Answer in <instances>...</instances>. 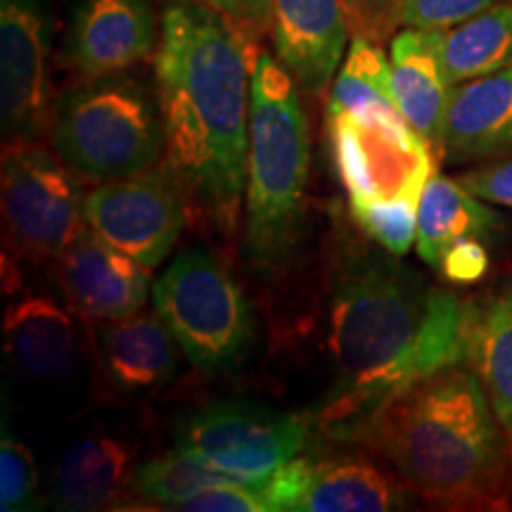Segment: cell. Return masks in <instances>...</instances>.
<instances>
[{
    "mask_svg": "<svg viewBox=\"0 0 512 512\" xmlns=\"http://www.w3.org/2000/svg\"><path fill=\"white\" fill-rule=\"evenodd\" d=\"M408 486L363 453L316 458L313 479L299 512H389L403 510Z\"/></svg>",
    "mask_w": 512,
    "mask_h": 512,
    "instance_id": "obj_20",
    "label": "cell"
},
{
    "mask_svg": "<svg viewBox=\"0 0 512 512\" xmlns=\"http://www.w3.org/2000/svg\"><path fill=\"white\" fill-rule=\"evenodd\" d=\"M152 306L202 373L233 370L252 351L254 306L228 266L207 249H185L164 268L152 287Z\"/></svg>",
    "mask_w": 512,
    "mask_h": 512,
    "instance_id": "obj_6",
    "label": "cell"
},
{
    "mask_svg": "<svg viewBox=\"0 0 512 512\" xmlns=\"http://www.w3.org/2000/svg\"><path fill=\"white\" fill-rule=\"evenodd\" d=\"M470 302L373 240H344L328 290V351L335 382L313 413V430L354 444L403 389L467 358Z\"/></svg>",
    "mask_w": 512,
    "mask_h": 512,
    "instance_id": "obj_1",
    "label": "cell"
},
{
    "mask_svg": "<svg viewBox=\"0 0 512 512\" xmlns=\"http://www.w3.org/2000/svg\"><path fill=\"white\" fill-rule=\"evenodd\" d=\"M174 510L183 512H271L259 482L214 484L197 491Z\"/></svg>",
    "mask_w": 512,
    "mask_h": 512,
    "instance_id": "obj_29",
    "label": "cell"
},
{
    "mask_svg": "<svg viewBox=\"0 0 512 512\" xmlns=\"http://www.w3.org/2000/svg\"><path fill=\"white\" fill-rule=\"evenodd\" d=\"M302 88L266 50L252 64L245 256L252 273L271 280L290 266L304 230L311 169V126Z\"/></svg>",
    "mask_w": 512,
    "mask_h": 512,
    "instance_id": "obj_4",
    "label": "cell"
},
{
    "mask_svg": "<svg viewBox=\"0 0 512 512\" xmlns=\"http://www.w3.org/2000/svg\"><path fill=\"white\" fill-rule=\"evenodd\" d=\"M41 508V482L31 448L8 427L0 444V510L29 512Z\"/></svg>",
    "mask_w": 512,
    "mask_h": 512,
    "instance_id": "obj_27",
    "label": "cell"
},
{
    "mask_svg": "<svg viewBox=\"0 0 512 512\" xmlns=\"http://www.w3.org/2000/svg\"><path fill=\"white\" fill-rule=\"evenodd\" d=\"M50 143L83 181L110 183L164 162L157 88L131 74L83 81L57 100Z\"/></svg>",
    "mask_w": 512,
    "mask_h": 512,
    "instance_id": "obj_5",
    "label": "cell"
},
{
    "mask_svg": "<svg viewBox=\"0 0 512 512\" xmlns=\"http://www.w3.org/2000/svg\"><path fill=\"white\" fill-rule=\"evenodd\" d=\"M505 0H403L401 27L446 31Z\"/></svg>",
    "mask_w": 512,
    "mask_h": 512,
    "instance_id": "obj_28",
    "label": "cell"
},
{
    "mask_svg": "<svg viewBox=\"0 0 512 512\" xmlns=\"http://www.w3.org/2000/svg\"><path fill=\"white\" fill-rule=\"evenodd\" d=\"M418 207L420 200L401 197V200L351 209V219L375 245L396 256H406L418 240Z\"/></svg>",
    "mask_w": 512,
    "mask_h": 512,
    "instance_id": "obj_26",
    "label": "cell"
},
{
    "mask_svg": "<svg viewBox=\"0 0 512 512\" xmlns=\"http://www.w3.org/2000/svg\"><path fill=\"white\" fill-rule=\"evenodd\" d=\"M67 302L88 323L126 318L152 297V268L121 252L88 228L60 261Z\"/></svg>",
    "mask_w": 512,
    "mask_h": 512,
    "instance_id": "obj_13",
    "label": "cell"
},
{
    "mask_svg": "<svg viewBox=\"0 0 512 512\" xmlns=\"http://www.w3.org/2000/svg\"><path fill=\"white\" fill-rule=\"evenodd\" d=\"M83 178L41 140H5L0 164L5 242L27 261H60L86 233Z\"/></svg>",
    "mask_w": 512,
    "mask_h": 512,
    "instance_id": "obj_7",
    "label": "cell"
},
{
    "mask_svg": "<svg viewBox=\"0 0 512 512\" xmlns=\"http://www.w3.org/2000/svg\"><path fill=\"white\" fill-rule=\"evenodd\" d=\"M259 50L202 0H171L162 15L155 86L164 119V162L192 209L233 235L245 204L252 64Z\"/></svg>",
    "mask_w": 512,
    "mask_h": 512,
    "instance_id": "obj_2",
    "label": "cell"
},
{
    "mask_svg": "<svg viewBox=\"0 0 512 512\" xmlns=\"http://www.w3.org/2000/svg\"><path fill=\"white\" fill-rule=\"evenodd\" d=\"M79 313L50 294L27 292L12 299L3 316V344L12 368L29 380H69L83 361Z\"/></svg>",
    "mask_w": 512,
    "mask_h": 512,
    "instance_id": "obj_15",
    "label": "cell"
},
{
    "mask_svg": "<svg viewBox=\"0 0 512 512\" xmlns=\"http://www.w3.org/2000/svg\"><path fill=\"white\" fill-rule=\"evenodd\" d=\"M512 157V67L451 88L439 164L475 166Z\"/></svg>",
    "mask_w": 512,
    "mask_h": 512,
    "instance_id": "obj_17",
    "label": "cell"
},
{
    "mask_svg": "<svg viewBox=\"0 0 512 512\" xmlns=\"http://www.w3.org/2000/svg\"><path fill=\"white\" fill-rule=\"evenodd\" d=\"M202 3L226 17L252 41L271 29L273 0H202Z\"/></svg>",
    "mask_w": 512,
    "mask_h": 512,
    "instance_id": "obj_34",
    "label": "cell"
},
{
    "mask_svg": "<svg viewBox=\"0 0 512 512\" xmlns=\"http://www.w3.org/2000/svg\"><path fill=\"white\" fill-rule=\"evenodd\" d=\"M498 219L501 216L489 207V202L472 195L458 178L434 171L420 195L415 249L427 266L439 268L441 256L453 242L484 238L498 226Z\"/></svg>",
    "mask_w": 512,
    "mask_h": 512,
    "instance_id": "obj_22",
    "label": "cell"
},
{
    "mask_svg": "<svg viewBox=\"0 0 512 512\" xmlns=\"http://www.w3.org/2000/svg\"><path fill=\"white\" fill-rule=\"evenodd\" d=\"M136 448L110 432L83 434L64 448L55 467L50 503L62 512L121 508L136 479Z\"/></svg>",
    "mask_w": 512,
    "mask_h": 512,
    "instance_id": "obj_18",
    "label": "cell"
},
{
    "mask_svg": "<svg viewBox=\"0 0 512 512\" xmlns=\"http://www.w3.org/2000/svg\"><path fill=\"white\" fill-rule=\"evenodd\" d=\"M190 211L188 190L166 162L100 183L86 197L88 226L152 271L176 249Z\"/></svg>",
    "mask_w": 512,
    "mask_h": 512,
    "instance_id": "obj_10",
    "label": "cell"
},
{
    "mask_svg": "<svg viewBox=\"0 0 512 512\" xmlns=\"http://www.w3.org/2000/svg\"><path fill=\"white\" fill-rule=\"evenodd\" d=\"M313 420L249 401H216L176 427V446L249 482L306 451Z\"/></svg>",
    "mask_w": 512,
    "mask_h": 512,
    "instance_id": "obj_9",
    "label": "cell"
},
{
    "mask_svg": "<svg viewBox=\"0 0 512 512\" xmlns=\"http://www.w3.org/2000/svg\"><path fill=\"white\" fill-rule=\"evenodd\" d=\"M441 60L451 86L512 67V0L441 31Z\"/></svg>",
    "mask_w": 512,
    "mask_h": 512,
    "instance_id": "obj_23",
    "label": "cell"
},
{
    "mask_svg": "<svg viewBox=\"0 0 512 512\" xmlns=\"http://www.w3.org/2000/svg\"><path fill=\"white\" fill-rule=\"evenodd\" d=\"M403 0H342L351 36L387 43L401 27Z\"/></svg>",
    "mask_w": 512,
    "mask_h": 512,
    "instance_id": "obj_31",
    "label": "cell"
},
{
    "mask_svg": "<svg viewBox=\"0 0 512 512\" xmlns=\"http://www.w3.org/2000/svg\"><path fill=\"white\" fill-rule=\"evenodd\" d=\"M93 349L102 384L121 399H140L164 389L176 377L183 354L155 311L95 323Z\"/></svg>",
    "mask_w": 512,
    "mask_h": 512,
    "instance_id": "obj_14",
    "label": "cell"
},
{
    "mask_svg": "<svg viewBox=\"0 0 512 512\" xmlns=\"http://www.w3.org/2000/svg\"><path fill=\"white\" fill-rule=\"evenodd\" d=\"M275 57L306 95H323L349 48L342 0H273Z\"/></svg>",
    "mask_w": 512,
    "mask_h": 512,
    "instance_id": "obj_16",
    "label": "cell"
},
{
    "mask_svg": "<svg viewBox=\"0 0 512 512\" xmlns=\"http://www.w3.org/2000/svg\"><path fill=\"white\" fill-rule=\"evenodd\" d=\"M325 110L354 114H401L392 83V64L380 43L351 36V46L339 64Z\"/></svg>",
    "mask_w": 512,
    "mask_h": 512,
    "instance_id": "obj_24",
    "label": "cell"
},
{
    "mask_svg": "<svg viewBox=\"0 0 512 512\" xmlns=\"http://www.w3.org/2000/svg\"><path fill=\"white\" fill-rule=\"evenodd\" d=\"M313 465H316V458L299 453L266 479H261V491L271 505V512H299V503L304 501L311 486Z\"/></svg>",
    "mask_w": 512,
    "mask_h": 512,
    "instance_id": "obj_30",
    "label": "cell"
},
{
    "mask_svg": "<svg viewBox=\"0 0 512 512\" xmlns=\"http://www.w3.org/2000/svg\"><path fill=\"white\" fill-rule=\"evenodd\" d=\"M354 444L380 453L411 494L439 508L508 505L512 448L467 363L396 394Z\"/></svg>",
    "mask_w": 512,
    "mask_h": 512,
    "instance_id": "obj_3",
    "label": "cell"
},
{
    "mask_svg": "<svg viewBox=\"0 0 512 512\" xmlns=\"http://www.w3.org/2000/svg\"><path fill=\"white\" fill-rule=\"evenodd\" d=\"M152 0H79L67 34V64L76 79L126 74L157 53Z\"/></svg>",
    "mask_w": 512,
    "mask_h": 512,
    "instance_id": "obj_12",
    "label": "cell"
},
{
    "mask_svg": "<svg viewBox=\"0 0 512 512\" xmlns=\"http://www.w3.org/2000/svg\"><path fill=\"white\" fill-rule=\"evenodd\" d=\"M439 271L456 285H472L489 271V252L484 238H463L453 242L439 261Z\"/></svg>",
    "mask_w": 512,
    "mask_h": 512,
    "instance_id": "obj_33",
    "label": "cell"
},
{
    "mask_svg": "<svg viewBox=\"0 0 512 512\" xmlns=\"http://www.w3.org/2000/svg\"><path fill=\"white\" fill-rule=\"evenodd\" d=\"M512 448V283L484 304H470L467 358Z\"/></svg>",
    "mask_w": 512,
    "mask_h": 512,
    "instance_id": "obj_21",
    "label": "cell"
},
{
    "mask_svg": "<svg viewBox=\"0 0 512 512\" xmlns=\"http://www.w3.org/2000/svg\"><path fill=\"white\" fill-rule=\"evenodd\" d=\"M53 0H0V119L3 140H41L57 102L50 81Z\"/></svg>",
    "mask_w": 512,
    "mask_h": 512,
    "instance_id": "obj_11",
    "label": "cell"
},
{
    "mask_svg": "<svg viewBox=\"0 0 512 512\" xmlns=\"http://www.w3.org/2000/svg\"><path fill=\"white\" fill-rule=\"evenodd\" d=\"M392 83L401 114L439 159L451 81L441 60V31L403 27L389 41Z\"/></svg>",
    "mask_w": 512,
    "mask_h": 512,
    "instance_id": "obj_19",
    "label": "cell"
},
{
    "mask_svg": "<svg viewBox=\"0 0 512 512\" xmlns=\"http://www.w3.org/2000/svg\"><path fill=\"white\" fill-rule=\"evenodd\" d=\"M330 164L349 211L401 197L420 200L439 159L403 114L325 110Z\"/></svg>",
    "mask_w": 512,
    "mask_h": 512,
    "instance_id": "obj_8",
    "label": "cell"
},
{
    "mask_svg": "<svg viewBox=\"0 0 512 512\" xmlns=\"http://www.w3.org/2000/svg\"><path fill=\"white\" fill-rule=\"evenodd\" d=\"M233 482H249V479L228 475L219 467L209 465L207 460L174 446L162 456L138 465L136 479H133V494L143 498L145 503H155L157 508L174 510L178 503H183L197 491L207 489V486Z\"/></svg>",
    "mask_w": 512,
    "mask_h": 512,
    "instance_id": "obj_25",
    "label": "cell"
},
{
    "mask_svg": "<svg viewBox=\"0 0 512 512\" xmlns=\"http://www.w3.org/2000/svg\"><path fill=\"white\" fill-rule=\"evenodd\" d=\"M456 178L479 200L512 209V157L475 164Z\"/></svg>",
    "mask_w": 512,
    "mask_h": 512,
    "instance_id": "obj_32",
    "label": "cell"
}]
</instances>
